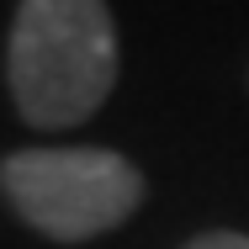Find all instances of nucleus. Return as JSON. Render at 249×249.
I'll return each instance as SVG.
<instances>
[{"mask_svg":"<svg viewBox=\"0 0 249 249\" xmlns=\"http://www.w3.org/2000/svg\"><path fill=\"white\" fill-rule=\"evenodd\" d=\"M5 80L16 111L43 133L96 117L117 85V27L106 0H21L11 21Z\"/></svg>","mask_w":249,"mask_h":249,"instance_id":"obj_1","label":"nucleus"},{"mask_svg":"<svg viewBox=\"0 0 249 249\" xmlns=\"http://www.w3.org/2000/svg\"><path fill=\"white\" fill-rule=\"evenodd\" d=\"M0 191L37 233L80 244L138 212L143 175L111 149H21L0 164Z\"/></svg>","mask_w":249,"mask_h":249,"instance_id":"obj_2","label":"nucleus"},{"mask_svg":"<svg viewBox=\"0 0 249 249\" xmlns=\"http://www.w3.org/2000/svg\"><path fill=\"white\" fill-rule=\"evenodd\" d=\"M186 249H249L244 233H201V239H191Z\"/></svg>","mask_w":249,"mask_h":249,"instance_id":"obj_3","label":"nucleus"}]
</instances>
